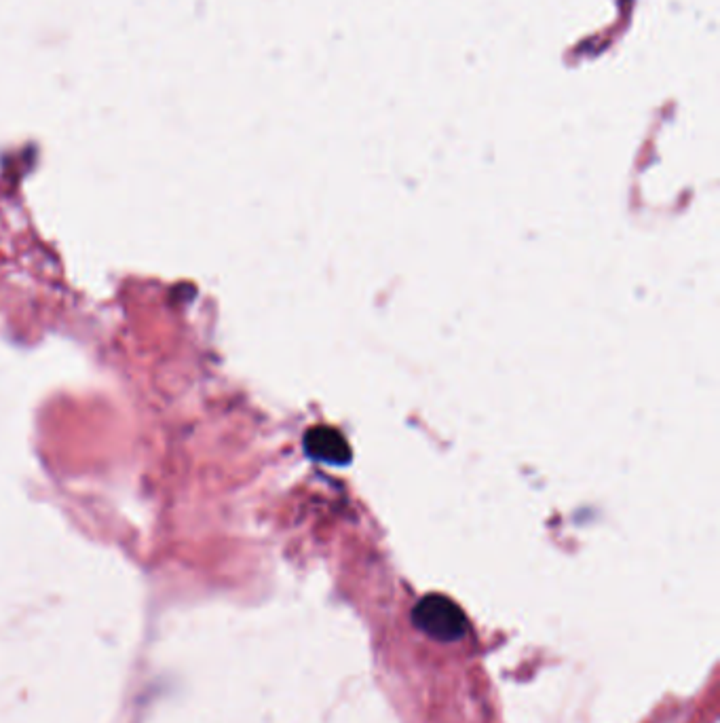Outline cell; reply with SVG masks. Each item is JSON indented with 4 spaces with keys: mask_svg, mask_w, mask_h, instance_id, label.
<instances>
[{
    "mask_svg": "<svg viewBox=\"0 0 720 723\" xmlns=\"http://www.w3.org/2000/svg\"><path fill=\"white\" fill-rule=\"evenodd\" d=\"M414 626L435 641H459L467 633L463 609L444 595H427L412 609Z\"/></svg>",
    "mask_w": 720,
    "mask_h": 723,
    "instance_id": "6da1fadb",
    "label": "cell"
},
{
    "mask_svg": "<svg viewBox=\"0 0 720 723\" xmlns=\"http://www.w3.org/2000/svg\"><path fill=\"white\" fill-rule=\"evenodd\" d=\"M305 449L313 459L332 463V466H343L351 461V447L345 436L328 425L311 428L305 436Z\"/></svg>",
    "mask_w": 720,
    "mask_h": 723,
    "instance_id": "7a4b0ae2",
    "label": "cell"
}]
</instances>
